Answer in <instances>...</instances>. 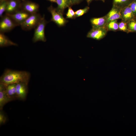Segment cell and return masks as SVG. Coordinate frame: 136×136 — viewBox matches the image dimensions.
Here are the masks:
<instances>
[{"label": "cell", "instance_id": "cell-28", "mask_svg": "<svg viewBox=\"0 0 136 136\" xmlns=\"http://www.w3.org/2000/svg\"><path fill=\"white\" fill-rule=\"evenodd\" d=\"M51 2L53 3H56V0H48Z\"/></svg>", "mask_w": 136, "mask_h": 136}, {"label": "cell", "instance_id": "cell-3", "mask_svg": "<svg viewBox=\"0 0 136 136\" xmlns=\"http://www.w3.org/2000/svg\"><path fill=\"white\" fill-rule=\"evenodd\" d=\"M47 22L43 15L42 18L38 25L35 28L32 41L36 43L39 41L46 42V39L45 34V29Z\"/></svg>", "mask_w": 136, "mask_h": 136}, {"label": "cell", "instance_id": "cell-1", "mask_svg": "<svg viewBox=\"0 0 136 136\" xmlns=\"http://www.w3.org/2000/svg\"><path fill=\"white\" fill-rule=\"evenodd\" d=\"M30 76L29 73L26 71L7 69L0 77V84L7 86L22 82L28 84Z\"/></svg>", "mask_w": 136, "mask_h": 136}, {"label": "cell", "instance_id": "cell-4", "mask_svg": "<svg viewBox=\"0 0 136 136\" xmlns=\"http://www.w3.org/2000/svg\"><path fill=\"white\" fill-rule=\"evenodd\" d=\"M1 18L0 21V32H8L17 26L12 18L5 14Z\"/></svg>", "mask_w": 136, "mask_h": 136}, {"label": "cell", "instance_id": "cell-6", "mask_svg": "<svg viewBox=\"0 0 136 136\" xmlns=\"http://www.w3.org/2000/svg\"><path fill=\"white\" fill-rule=\"evenodd\" d=\"M107 31L105 27H92L88 32L87 37L95 40H99L105 37Z\"/></svg>", "mask_w": 136, "mask_h": 136}, {"label": "cell", "instance_id": "cell-15", "mask_svg": "<svg viewBox=\"0 0 136 136\" xmlns=\"http://www.w3.org/2000/svg\"><path fill=\"white\" fill-rule=\"evenodd\" d=\"M16 84L8 85L6 86V92L8 97L12 101L17 99Z\"/></svg>", "mask_w": 136, "mask_h": 136}, {"label": "cell", "instance_id": "cell-13", "mask_svg": "<svg viewBox=\"0 0 136 136\" xmlns=\"http://www.w3.org/2000/svg\"><path fill=\"white\" fill-rule=\"evenodd\" d=\"M6 86L0 84V110H2L4 106L7 103L12 101L7 96L6 92Z\"/></svg>", "mask_w": 136, "mask_h": 136}, {"label": "cell", "instance_id": "cell-17", "mask_svg": "<svg viewBox=\"0 0 136 136\" xmlns=\"http://www.w3.org/2000/svg\"><path fill=\"white\" fill-rule=\"evenodd\" d=\"M17 46V44L10 40L4 33L0 32V46L4 47L10 46Z\"/></svg>", "mask_w": 136, "mask_h": 136}, {"label": "cell", "instance_id": "cell-24", "mask_svg": "<svg viewBox=\"0 0 136 136\" xmlns=\"http://www.w3.org/2000/svg\"><path fill=\"white\" fill-rule=\"evenodd\" d=\"M66 15L67 18L75 19L76 18L75 12L71 7L68 8V10Z\"/></svg>", "mask_w": 136, "mask_h": 136}, {"label": "cell", "instance_id": "cell-11", "mask_svg": "<svg viewBox=\"0 0 136 136\" xmlns=\"http://www.w3.org/2000/svg\"><path fill=\"white\" fill-rule=\"evenodd\" d=\"M121 8L113 5L111 10L106 15L107 20L106 26L107 24L111 21L121 19Z\"/></svg>", "mask_w": 136, "mask_h": 136}, {"label": "cell", "instance_id": "cell-9", "mask_svg": "<svg viewBox=\"0 0 136 136\" xmlns=\"http://www.w3.org/2000/svg\"><path fill=\"white\" fill-rule=\"evenodd\" d=\"M22 2L21 10L32 14L37 13L39 11V6L38 4L25 0Z\"/></svg>", "mask_w": 136, "mask_h": 136}, {"label": "cell", "instance_id": "cell-19", "mask_svg": "<svg viewBox=\"0 0 136 136\" xmlns=\"http://www.w3.org/2000/svg\"><path fill=\"white\" fill-rule=\"evenodd\" d=\"M106 27L108 31H116L119 30L118 23L117 20H115L109 22L107 25Z\"/></svg>", "mask_w": 136, "mask_h": 136}, {"label": "cell", "instance_id": "cell-26", "mask_svg": "<svg viewBox=\"0 0 136 136\" xmlns=\"http://www.w3.org/2000/svg\"><path fill=\"white\" fill-rule=\"evenodd\" d=\"M129 6L136 18V0H133Z\"/></svg>", "mask_w": 136, "mask_h": 136}, {"label": "cell", "instance_id": "cell-10", "mask_svg": "<svg viewBox=\"0 0 136 136\" xmlns=\"http://www.w3.org/2000/svg\"><path fill=\"white\" fill-rule=\"evenodd\" d=\"M21 3L19 0H8L5 14H12L21 10Z\"/></svg>", "mask_w": 136, "mask_h": 136}, {"label": "cell", "instance_id": "cell-27", "mask_svg": "<svg viewBox=\"0 0 136 136\" xmlns=\"http://www.w3.org/2000/svg\"><path fill=\"white\" fill-rule=\"evenodd\" d=\"M72 5L78 4L82 0H70Z\"/></svg>", "mask_w": 136, "mask_h": 136}, {"label": "cell", "instance_id": "cell-16", "mask_svg": "<svg viewBox=\"0 0 136 136\" xmlns=\"http://www.w3.org/2000/svg\"><path fill=\"white\" fill-rule=\"evenodd\" d=\"M56 3L58 6L56 9L63 14L65 8L72 5L70 0H56Z\"/></svg>", "mask_w": 136, "mask_h": 136}, {"label": "cell", "instance_id": "cell-20", "mask_svg": "<svg viewBox=\"0 0 136 136\" xmlns=\"http://www.w3.org/2000/svg\"><path fill=\"white\" fill-rule=\"evenodd\" d=\"M0 2V17L1 18L3 16L4 13L6 12L8 0H4Z\"/></svg>", "mask_w": 136, "mask_h": 136}, {"label": "cell", "instance_id": "cell-8", "mask_svg": "<svg viewBox=\"0 0 136 136\" xmlns=\"http://www.w3.org/2000/svg\"><path fill=\"white\" fill-rule=\"evenodd\" d=\"M28 84L20 82L16 84L17 99L24 100L26 99L28 93Z\"/></svg>", "mask_w": 136, "mask_h": 136}, {"label": "cell", "instance_id": "cell-5", "mask_svg": "<svg viewBox=\"0 0 136 136\" xmlns=\"http://www.w3.org/2000/svg\"><path fill=\"white\" fill-rule=\"evenodd\" d=\"M48 9L51 15V21L55 22L58 26H63L67 22V21L63 17V14L58 11L56 8L51 5Z\"/></svg>", "mask_w": 136, "mask_h": 136}, {"label": "cell", "instance_id": "cell-18", "mask_svg": "<svg viewBox=\"0 0 136 136\" xmlns=\"http://www.w3.org/2000/svg\"><path fill=\"white\" fill-rule=\"evenodd\" d=\"M133 0H113V5L122 9L128 6Z\"/></svg>", "mask_w": 136, "mask_h": 136}, {"label": "cell", "instance_id": "cell-22", "mask_svg": "<svg viewBox=\"0 0 136 136\" xmlns=\"http://www.w3.org/2000/svg\"><path fill=\"white\" fill-rule=\"evenodd\" d=\"M119 30L128 33L129 32L127 23L122 20L118 23Z\"/></svg>", "mask_w": 136, "mask_h": 136}, {"label": "cell", "instance_id": "cell-12", "mask_svg": "<svg viewBox=\"0 0 136 136\" xmlns=\"http://www.w3.org/2000/svg\"><path fill=\"white\" fill-rule=\"evenodd\" d=\"M121 19L126 23L131 20H136V18L129 5L122 9Z\"/></svg>", "mask_w": 136, "mask_h": 136}, {"label": "cell", "instance_id": "cell-32", "mask_svg": "<svg viewBox=\"0 0 136 136\" xmlns=\"http://www.w3.org/2000/svg\"><path fill=\"white\" fill-rule=\"evenodd\" d=\"M101 0L103 1H104L105 0Z\"/></svg>", "mask_w": 136, "mask_h": 136}, {"label": "cell", "instance_id": "cell-31", "mask_svg": "<svg viewBox=\"0 0 136 136\" xmlns=\"http://www.w3.org/2000/svg\"><path fill=\"white\" fill-rule=\"evenodd\" d=\"M3 0H0V2L3 1Z\"/></svg>", "mask_w": 136, "mask_h": 136}, {"label": "cell", "instance_id": "cell-29", "mask_svg": "<svg viewBox=\"0 0 136 136\" xmlns=\"http://www.w3.org/2000/svg\"><path fill=\"white\" fill-rule=\"evenodd\" d=\"M88 4H89L92 0H86Z\"/></svg>", "mask_w": 136, "mask_h": 136}, {"label": "cell", "instance_id": "cell-7", "mask_svg": "<svg viewBox=\"0 0 136 136\" xmlns=\"http://www.w3.org/2000/svg\"><path fill=\"white\" fill-rule=\"evenodd\" d=\"M18 26H20L31 15L26 12L20 10L11 14H7Z\"/></svg>", "mask_w": 136, "mask_h": 136}, {"label": "cell", "instance_id": "cell-25", "mask_svg": "<svg viewBox=\"0 0 136 136\" xmlns=\"http://www.w3.org/2000/svg\"><path fill=\"white\" fill-rule=\"evenodd\" d=\"M7 117L2 110L0 111V126L5 124L7 121Z\"/></svg>", "mask_w": 136, "mask_h": 136}, {"label": "cell", "instance_id": "cell-14", "mask_svg": "<svg viewBox=\"0 0 136 136\" xmlns=\"http://www.w3.org/2000/svg\"><path fill=\"white\" fill-rule=\"evenodd\" d=\"M107 21L106 16L100 17L92 18L90 20L92 27H106Z\"/></svg>", "mask_w": 136, "mask_h": 136}, {"label": "cell", "instance_id": "cell-21", "mask_svg": "<svg viewBox=\"0 0 136 136\" xmlns=\"http://www.w3.org/2000/svg\"><path fill=\"white\" fill-rule=\"evenodd\" d=\"M127 23L129 32H136V20H131Z\"/></svg>", "mask_w": 136, "mask_h": 136}, {"label": "cell", "instance_id": "cell-23", "mask_svg": "<svg viewBox=\"0 0 136 136\" xmlns=\"http://www.w3.org/2000/svg\"><path fill=\"white\" fill-rule=\"evenodd\" d=\"M89 7L87 6L82 9H80L75 11V14L76 17L81 16L86 13L89 9Z\"/></svg>", "mask_w": 136, "mask_h": 136}, {"label": "cell", "instance_id": "cell-2", "mask_svg": "<svg viewBox=\"0 0 136 136\" xmlns=\"http://www.w3.org/2000/svg\"><path fill=\"white\" fill-rule=\"evenodd\" d=\"M42 17L37 13L31 14L20 25L21 28L25 31L35 28L41 21Z\"/></svg>", "mask_w": 136, "mask_h": 136}, {"label": "cell", "instance_id": "cell-30", "mask_svg": "<svg viewBox=\"0 0 136 136\" xmlns=\"http://www.w3.org/2000/svg\"><path fill=\"white\" fill-rule=\"evenodd\" d=\"M20 0V1H24L25 0Z\"/></svg>", "mask_w": 136, "mask_h": 136}]
</instances>
